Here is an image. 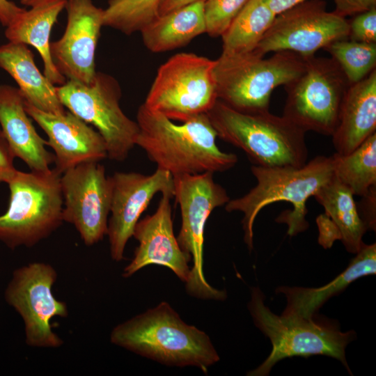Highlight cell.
I'll return each instance as SVG.
<instances>
[{
	"label": "cell",
	"mask_w": 376,
	"mask_h": 376,
	"mask_svg": "<svg viewBox=\"0 0 376 376\" xmlns=\"http://www.w3.org/2000/svg\"><path fill=\"white\" fill-rule=\"evenodd\" d=\"M110 340L159 363L194 366L205 373L219 360L209 336L185 323L166 301L116 326Z\"/></svg>",
	"instance_id": "obj_3"
},
{
	"label": "cell",
	"mask_w": 376,
	"mask_h": 376,
	"mask_svg": "<svg viewBox=\"0 0 376 376\" xmlns=\"http://www.w3.org/2000/svg\"><path fill=\"white\" fill-rule=\"evenodd\" d=\"M376 185L372 187L363 196L359 206L358 211L364 222L367 230H375L376 226Z\"/></svg>",
	"instance_id": "obj_33"
},
{
	"label": "cell",
	"mask_w": 376,
	"mask_h": 376,
	"mask_svg": "<svg viewBox=\"0 0 376 376\" xmlns=\"http://www.w3.org/2000/svg\"><path fill=\"white\" fill-rule=\"evenodd\" d=\"M249 0H205L203 14L205 33L221 36Z\"/></svg>",
	"instance_id": "obj_30"
},
{
	"label": "cell",
	"mask_w": 376,
	"mask_h": 376,
	"mask_svg": "<svg viewBox=\"0 0 376 376\" xmlns=\"http://www.w3.org/2000/svg\"><path fill=\"white\" fill-rule=\"evenodd\" d=\"M198 1L205 0H161L159 6V15L166 14L177 8Z\"/></svg>",
	"instance_id": "obj_37"
},
{
	"label": "cell",
	"mask_w": 376,
	"mask_h": 376,
	"mask_svg": "<svg viewBox=\"0 0 376 376\" xmlns=\"http://www.w3.org/2000/svg\"><path fill=\"white\" fill-rule=\"evenodd\" d=\"M15 157L0 128V183H8L17 169L14 165Z\"/></svg>",
	"instance_id": "obj_32"
},
{
	"label": "cell",
	"mask_w": 376,
	"mask_h": 376,
	"mask_svg": "<svg viewBox=\"0 0 376 376\" xmlns=\"http://www.w3.org/2000/svg\"><path fill=\"white\" fill-rule=\"evenodd\" d=\"M313 197L324 207V214L316 219L318 240L331 246L340 240L346 250L357 253L361 247L367 228L361 218L354 195L334 174Z\"/></svg>",
	"instance_id": "obj_19"
},
{
	"label": "cell",
	"mask_w": 376,
	"mask_h": 376,
	"mask_svg": "<svg viewBox=\"0 0 376 376\" xmlns=\"http://www.w3.org/2000/svg\"><path fill=\"white\" fill-rule=\"evenodd\" d=\"M66 4L67 0H57L25 9L5 30L9 42L31 45L38 50L43 62L44 75L58 86L64 84L67 79L53 62L49 39L51 31Z\"/></svg>",
	"instance_id": "obj_24"
},
{
	"label": "cell",
	"mask_w": 376,
	"mask_h": 376,
	"mask_svg": "<svg viewBox=\"0 0 376 376\" xmlns=\"http://www.w3.org/2000/svg\"><path fill=\"white\" fill-rule=\"evenodd\" d=\"M214 63L194 53L173 55L159 68L143 104L172 120L207 113L218 100Z\"/></svg>",
	"instance_id": "obj_9"
},
{
	"label": "cell",
	"mask_w": 376,
	"mask_h": 376,
	"mask_svg": "<svg viewBox=\"0 0 376 376\" xmlns=\"http://www.w3.org/2000/svg\"><path fill=\"white\" fill-rule=\"evenodd\" d=\"M33 58L25 44L8 42L0 46V68L15 81L25 101L44 112L64 113L57 86L40 72Z\"/></svg>",
	"instance_id": "obj_23"
},
{
	"label": "cell",
	"mask_w": 376,
	"mask_h": 376,
	"mask_svg": "<svg viewBox=\"0 0 376 376\" xmlns=\"http://www.w3.org/2000/svg\"><path fill=\"white\" fill-rule=\"evenodd\" d=\"M213 173L186 174L173 177L174 196L181 213V227L177 237L183 251L191 256L193 267L186 283L189 295L223 301L225 290L213 288L203 272V244L206 221L217 207L229 201L226 190L215 182Z\"/></svg>",
	"instance_id": "obj_10"
},
{
	"label": "cell",
	"mask_w": 376,
	"mask_h": 376,
	"mask_svg": "<svg viewBox=\"0 0 376 376\" xmlns=\"http://www.w3.org/2000/svg\"><path fill=\"white\" fill-rule=\"evenodd\" d=\"M57 93L65 109L100 134L107 158L116 162L127 159L136 146L139 126L123 111L121 88L113 77L97 72L87 84L67 80L57 86Z\"/></svg>",
	"instance_id": "obj_8"
},
{
	"label": "cell",
	"mask_w": 376,
	"mask_h": 376,
	"mask_svg": "<svg viewBox=\"0 0 376 376\" xmlns=\"http://www.w3.org/2000/svg\"><path fill=\"white\" fill-rule=\"evenodd\" d=\"M305 61L304 72L284 86L287 97L283 116L306 132L331 136L350 84L332 58L312 56Z\"/></svg>",
	"instance_id": "obj_11"
},
{
	"label": "cell",
	"mask_w": 376,
	"mask_h": 376,
	"mask_svg": "<svg viewBox=\"0 0 376 376\" xmlns=\"http://www.w3.org/2000/svg\"><path fill=\"white\" fill-rule=\"evenodd\" d=\"M248 308L255 325L270 340L272 349L267 358L247 375H268L279 361L292 357L324 355L340 361L351 374L345 349L356 338L353 330L341 331L334 323L290 315H278L265 304V295L253 287Z\"/></svg>",
	"instance_id": "obj_5"
},
{
	"label": "cell",
	"mask_w": 376,
	"mask_h": 376,
	"mask_svg": "<svg viewBox=\"0 0 376 376\" xmlns=\"http://www.w3.org/2000/svg\"><path fill=\"white\" fill-rule=\"evenodd\" d=\"M334 13L345 17L357 15L376 7V0H334Z\"/></svg>",
	"instance_id": "obj_34"
},
{
	"label": "cell",
	"mask_w": 376,
	"mask_h": 376,
	"mask_svg": "<svg viewBox=\"0 0 376 376\" xmlns=\"http://www.w3.org/2000/svg\"><path fill=\"white\" fill-rule=\"evenodd\" d=\"M307 0H263L276 15Z\"/></svg>",
	"instance_id": "obj_36"
},
{
	"label": "cell",
	"mask_w": 376,
	"mask_h": 376,
	"mask_svg": "<svg viewBox=\"0 0 376 376\" xmlns=\"http://www.w3.org/2000/svg\"><path fill=\"white\" fill-rule=\"evenodd\" d=\"M61 174L17 170L7 183L8 208L0 215V241L15 249L31 247L48 237L63 222Z\"/></svg>",
	"instance_id": "obj_7"
},
{
	"label": "cell",
	"mask_w": 376,
	"mask_h": 376,
	"mask_svg": "<svg viewBox=\"0 0 376 376\" xmlns=\"http://www.w3.org/2000/svg\"><path fill=\"white\" fill-rule=\"evenodd\" d=\"M251 171L257 184L242 197L230 199L225 205L227 212L243 213L244 240L249 251L253 247V226L259 212L278 201L292 205L276 219L288 226L287 234L295 236L308 228L306 220V201L334 176L331 157L316 156L301 167H265L253 165Z\"/></svg>",
	"instance_id": "obj_2"
},
{
	"label": "cell",
	"mask_w": 376,
	"mask_h": 376,
	"mask_svg": "<svg viewBox=\"0 0 376 376\" xmlns=\"http://www.w3.org/2000/svg\"><path fill=\"white\" fill-rule=\"evenodd\" d=\"M348 36L345 17L327 11L323 0H307L276 15L253 52L264 56L271 52L290 51L306 58Z\"/></svg>",
	"instance_id": "obj_13"
},
{
	"label": "cell",
	"mask_w": 376,
	"mask_h": 376,
	"mask_svg": "<svg viewBox=\"0 0 376 376\" xmlns=\"http://www.w3.org/2000/svg\"><path fill=\"white\" fill-rule=\"evenodd\" d=\"M57 0H20V3L26 6L33 7Z\"/></svg>",
	"instance_id": "obj_38"
},
{
	"label": "cell",
	"mask_w": 376,
	"mask_h": 376,
	"mask_svg": "<svg viewBox=\"0 0 376 376\" xmlns=\"http://www.w3.org/2000/svg\"><path fill=\"white\" fill-rule=\"evenodd\" d=\"M331 157L334 176L354 196H363L376 185V132L351 152Z\"/></svg>",
	"instance_id": "obj_27"
},
{
	"label": "cell",
	"mask_w": 376,
	"mask_h": 376,
	"mask_svg": "<svg viewBox=\"0 0 376 376\" xmlns=\"http://www.w3.org/2000/svg\"><path fill=\"white\" fill-rule=\"evenodd\" d=\"M161 0H109L104 9L103 26L130 35L157 19Z\"/></svg>",
	"instance_id": "obj_28"
},
{
	"label": "cell",
	"mask_w": 376,
	"mask_h": 376,
	"mask_svg": "<svg viewBox=\"0 0 376 376\" xmlns=\"http://www.w3.org/2000/svg\"><path fill=\"white\" fill-rule=\"evenodd\" d=\"M67 24L63 35L51 42L53 62L67 80L89 84L96 70L95 54L104 9L92 0H67Z\"/></svg>",
	"instance_id": "obj_16"
},
{
	"label": "cell",
	"mask_w": 376,
	"mask_h": 376,
	"mask_svg": "<svg viewBox=\"0 0 376 376\" xmlns=\"http://www.w3.org/2000/svg\"><path fill=\"white\" fill-rule=\"evenodd\" d=\"M24 107L47 134V146L54 151V169L61 174L79 164L107 158L106 143L100 134L72 112L47 113L26 101Z\"/></svg>",
	"instance_id": "obj_18"
},
{
	"label": "cell",
	"mask_w": 376,
	"mask_h": 376,
	"mask_svg": "<svg viewBox=\"0 0 376 376\" xmlns=\"http://www.w3.org/2000/svg\"><path fill=\"white\" fill-rule=\"evenodd\" d=\"M56 279L51 265L34 262L17 268L6 288L5 299L22 317L25 341L30 347L56 348L63 344L50 324L54 317L68 315L65 302L52 292Z\"/></svg>",
	"instance_id": "obj_12"
},
{
	"label": "cell",
	"mask_w": 376,
	"mask_h": 376,
	"mask_svg": "<svg viewBox=\"0 0 376 376\" xmlns=\"http://www.w3.org/2000/svg\"><path fill=\"white\" fill-rule=\"evenodd\" d=\"M61 184L63 221L75 226L86 246L94 245L107 233L111 177L99 162H89L62 173Z\"/></svg>",
	"instance_id": "obj_14"
},
{
	"label": "cell",
	"mask_w": 376,
	"mask_h": 376,
	"mask_svg": "<svg viewBox=\"0 0 376 376\" xmlns=\"http://www.w3.org/2000/svg\"><path fill=\"white\" fill-rule=\"evenodd\" d=\"M275 17L276 14L263 0H249L221 36V53L237 54L253 52Z\"/></svg>",
	"instance_id": "obj_26"
},
{
	"label": "cell",
	"mask_w": 376,
	"mask_h": 376,
	"mask_svg": "<svg viewBox=\"0 0 376 376\" xmlns=\"http://www.w3.org/2000/svg\"><path fill=\"white\" fill-rule=\"evenodd\" d=\"M172 196L162 194L155 213L139 221L133 236L139 242L132 261L124 268L123 276L128 278L148 265L171 269L183 282L190 276V256L182 251L173 232Z\"/></svg>",
	"instance_id": "obj_17"
},
{
	"label": "cell",
	"mask_w": 376,
	"mask_h": 376,
	"mask_svg": "<svg viewBox=\"0 0 376 376\" xmlns=\"http://www.w3.org/2000/svg\"><path fill=\"white\" fill-rule=\"evenodd\" d=\"M347 268L329 283L318 288L280 286L276 292L287 300L283 315L306 319L315 317L319 308L331 297L338 295L360 277L376 272V244L363 243Z\"/></svg>",
	"instance_id": "obj_22"
},
{
	"label": "cell",
	"mask_w": 376,
	"mask_h": 376,
	"mask_svg": "<svg viewBox=\"0 0 376 376\" xmlns=\"http://www.w3.org/2000/svg\"><path fill=\"white\" fill-rule=\"evenodd\" d=\"M207 115L217 136L243 150L253 165L301 167L307 162L306 132L283 116L243 112L219 100Z\"/></svg>",
	"instance_id": "obj_4"
},
{
	"label": "cell",
	"mask_w": 376,
	"mask_h": 376,
	"mask_svg": "<svg viewBox=\"0 0 376 376\" xmlns=\"http://www.w3.org/2000/svg\"><path fill=\"white\" fill-rule=\"evenodd\" d=\"M203 3L196 1L159 15L141 31L146 48L155 53L173 50L205 33Z\"/></svg>",
	"instance_id": "obj_25"
},
{
	"label": "cell",
	"mask_w": 376,
	"mask_h": 376,
	"mask_svg": "<svg viewBox=\"0 0 376 376\" xmlns=\"http://www.w3.org/2000/svg\"><path fill=\"white\" fill-rule=\"evenodd\" d=\"M352 40L376 42V7L356 15L349 22V36Z\"/></svg>",
	"instance_id": "obj_31"
},
{
	"label": "cell",
	"mask_w": 376,
	"mask_h": 376,
	"mask_svg": "<svg viewBox=\"0 0 376 376\" xmlns=\"http://www.w3.org/2000/svg\"><path fill=\"white\" fill-rule=\"evenodd\" d=\"M341 68L349 84L366 78L376 65V42L354 40L335 41L324 48Z\"/></svg>",
	"instance_id": "obj_29"
},
{
	"label": "cell",
	"mask_w": 376,
	"mask_h": 376,
	"mask_svg": "<svg viewBox=\"0 0 376 376\" xmlns=\"http://www.w3.org/2000/svg\"><path fill=\"white\" fill-rule=\"evenodd\" d=\"M217 99L243 112L269 111L270 96L304 70L305 58L290 51L276 52L268 58L253 52L221 53L214 60Z\"/></svg>",
	"instance_id": "obj_6"
},
{
	"label": "cell",
	"mask_w": 376,
	"mask_h": 376,
	"mask_svg": "<svg viewBox=\"0 0 376 376\" xmlns=\"http://www.w3.org/2000/svg\"><path fill=\"white\" fill-rule=\"evenodd\" d=\"M136 123V146L146 152L157 169L173 177L224 172L238 161L235 154L217 146V134L207 113L178 125L143 103L137 111Z\"/></svg>",
	"instance_id": "obj_1"
},
{
	"label": "cell",
	"mask_w": 376,
	"mask_h": 376,
	"mask_svg": "<svg viewBox=\"0 0 376 376\" xmlns=\"http://www.w3.org/2000/svg\"><path fill=\"white\" fill-rule=\"evenodd\" d=\"M25 10L9 0H0V23L6 27Z\"/></svg>",
	"instance_id": "obj_35"
},
{
	"label": "cell",
	"mask_w": 376,
	"mask_h": 376,
	"mask_svg": "<svg viewBox=\"0 0 376 376\" xmlns=\"http://www.w3.org/2000/svg\"><path fill=\"white\" fill-rule=\"evenodd\" d=\"M25 99L17 87L0 84V128L15 157L33 171H46L54 163L45 141L36 132L24 107Z\"/></svg>",
	"instance_id": "obj_20"
},
{
	"label": "cell",
	"mask_w": 376,
	"mask_h": 376,
	"mask_svg": "<svg viewBox=\"0 0 376 376\" xmlns=\"http://www.w3.org/2000/svg\"><path fill=\"white\" fill-rule=\"evenodd\" d=\"M376 130V70L351 84L343 97L332 134L336 152L347 155Z\"/></svg>",
	"instance_id": "obj_21"
},
{
	"label": "cell",
	"mask_w": 376,
	"mask_h": 376,
	"mask_svg": "<svg viewBox=\"0 0 376 376\" xmlns=\"http://www.w3.org/2000/svg\"><path fill=\"white\" fill-rule=\"evenodd\" d=\"M111 177L112 192L107 233L111 258L120 261L141 214L157 193L174 196V178L157 169L150 175L115 172Z\"/></svg>",
	"instance_id": "obj_15"
}]
</instances>
